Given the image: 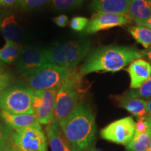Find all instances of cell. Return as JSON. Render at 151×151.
Returning a JSON list of instances; mask_svg holds the SVG:
<instances>
[{
  "label": "cell",
  "instance_id": "6da1fadb",
  "mask_svg": "<svg viewBox=\"0 0 151 151\" xmlns=\"http://www.w3.org/2000/svg\"><path fill=\"white\" fill-rule=\"evenodd\" d=\"M143 57L142 51L133 47L115 45L101 47L88 55L79 73L83 77L94 72H117Z\"/></svg>",
  "mask_w": 151,
  "mask_h": 151
},
{
  "label": "cell",
  "instance_id": "7a4b0ae2",
  "mask_svg": "<svg viewBox=\"0 0 151 151\" xmlns=\"http://www.w3.org/2000/svg\"><path fill=\"white\" fill-rule=\"evenodd\" d=\"M60 124L69 146L77 151H87L95 141V117L88 106L81 104Z\"/></svg>",
  "mask_w": 151,
  "mask_h": 151
},
{
  "label": "cell",
  "instance_id": "3957f363",
  "mask_svg": "<svg viewBox=\"0 0 151 151\" xmlns=\"http://www.w3.org/2000/svg\"><path fill=\"white\" fill-rule=\"evenodd\" d=\"M91 43L89 39H81L66 43H55L45 49L48 63L71 69L88 55Z\"/></svg>",
  "mask_w": 151,
  "mask_h": 151
},
{
  "label": "cell",
  "instance_id": "277c9868",
  "mask_svg": "<svg viewBox=\"0 0 151 151\" xmlns=\"http://www.w3.org/2000/svg\"><path fill=\"white\" fill-rule=\"evenodd\" d=\"M81 76L71 70L70 75L58 90L55 106V118L60 124L81 105L83 92L81 88Z\"/></svg>",
  "mask_w": 151,
  "mask_h": 151
},
{
  "label": "cell",
  "instance_id": "5b68a950",
  "mask_svg": "<svg viewBox=\"0 0 151 151\" xmlns=\"http://www.w3.org/2000/svg\"><path fill=\"white\" fill-rule=\"evenodd\" d=\"M48 140L41 126L13 130L4 151H47Z\"/></svg>",
  "mask_w": 151,
  "mask_h": 151
},
{
  "label": "cell",
  "instance_id": "8992f818",
  "mask_svg": "<svg viewBox=\"0 0 151 151\" xmlns=\"http://www.w3.org/2000/svg\"><path fill=\"white\" fill-rule=\"evenodd\" d=\"M34 90L22 86L8 87L0 93V109L14 114H35Z\"/></svg>",
  "mask_w": 151,
  "mask_h": 151
},
{
  "label": "cell",
  "instance_id": "52a82bcc",
  "mask_svg": "<svg viewBox=\"0 0 151 151\" xmlns=\"http://www.w3.org/2000/svg\"><path fill=\"white\" fill-rule=\"evenodd\" d=\"M71 69L47 63L26 78L33 90L58 89L70 75Z\"/></svg>",
  "mask_w": 151,
  "mask_h": 151
},
{
  "label": "cell",
  "instance_id": "ba28073f",
  "mask_svg": "<svg viewBox=\"0 0 151 151\" xmlns=\"http://www.w3.org/2000/svg\"><path fill=\"white\" fill-rule=\"evenodd\" d=\"M136 122L131 116L112 122L100 132L102 139L118 144L127 146L135 134Z\"/></svg>",
  "mask_w": 151,
  "mask_h": 151
},
{
  "label": "cell",
  "instance_id": "9c48e42d",
  "mask_svg": "<svg viewBox=\"0 0 151 151\" xmlns=\"http://www.w3.org/2000/svg\"><path fill=\"white\" fill-rule=\"evenodd\" d=\"M47 63L45 49L26 46L22 47L16 62V69L22 76L27 78Z\"/></svg>",
  "mask_w": 151,
  "mask_h": 151
},
{
  "label": "cell",
  "instance_id": "30bf717a",
  "mask_svg": "<svg viewBox=\"0 0 151 151\" xmlns=\"http://www.w3.org/2000/svg\"><path fill=\"white\" fill-rule=\"evenodd\" d=\"M58 89L34 90L33 110L41 124H48L55 118V97Z\"/></svg>",
  "mask_w": 151,
  "mask_h": 151
},
{
  "label": "cell",
  "instance_id": "8fae6325",
  "mask_svg": "<svg viewBox=\"0 0 151 151\" xmlns=\"http://www.w3.org/2000/svg\"><path fill=\"white\" fill-rule=\"evenodd\" d=\"M130 20L128 15H121L110 13H95L84 30L87 35L97 33L110 28L127 24Z\"/></svg>",
  "mask_w": 151,
  "mask_h": 151
},
{
  "label": "cell",
  "instance_id": "7c38bea8",
  "mask_svg": "<svg viewBox=\"0 0 151 151\" xmlns=\"http://www.w3.org/2000/svg\"><path fill=\"white\" fill-rule=\"evenodd\" d=\"M127 71L130 77V88L138 89L151 77V64L142 58L135 60Z\"/></svg>",
  "mask_w": 151,
  "mask_h": 151
},
{
  "label": "cell",
  "instance_id": "4fadbf2b",
  "mask_svg": "<svg viewBox=\"0 0 151 151\" xmlns=\"http://www.w3.org/2000/svg\"><path fill=\"white\" fill-rule=\"evenodd\" d=\"M0 118L6 125L13 130L41 125L35 114H14L1 110Z\"/></svg>",
  "mask_w": 151,
  "mask_h": 151
},
{
  "label": "cell",
  "instance_id": "5bb4252c",
  "mask_svg": "<svg viewBox=\"0 0 151 151\" xmlns=\"http://www.w3.org/2000/svg\"><path fill=\"white\" fill-rule=\"evenodd\" d=\"M0 32L5 39L19 43L23 38V32L16 17L12 14L0 15Z\"/></svg>",
  "mask_w": 151,
  "mask_h": 151
},
{
  "label": "cell",
  "instance_id": "9a60e30c",
  "mask_svg": "<svg viewBox=\"0 0 151 151\" xmlns=\"http://www.w3.org/2000/svg\"><path fill=\"white\" fill-rule=\"evenodd\" d=\"M130 0H92L90 9L95 13L127 15Z\"/></svg>",
  "mask_w": 151,
  "mask_h": 151
},
{
  "label": "cell",
  "instance_id": "2e32d148",
  "mask_svg": "<svg viewBox=\"0 0 151 151\" xmlns=\"http://www.w3.org/2000/svg\"><path fill=\"white\" fill-rule=\"evenodd\" d=\"M46 136L51 151H67L69 146L64 137L59 122L55 118L47 124Z\"/></svg>",
  "mask_w": 151,
  "mask_h": 151
},
{
  "label": "cell",
  "instance_id": "e0dca14e",
  "mask_svg": "<svg viewBox=\"0 0 151 151\" xmlns=\"http://www.w3.org/2000/svg\"><path fill=\"white\" fill-rule=\"evenodd\" d=\"M127 15L137 25L148 21L151 18V0H130Z\"/></svg>",
  "mask_w": 151,
  "mask_h": 151
},
{
  "label": "cell",
  "instance_id": "ac0fdd59",
  "mask_svg": "<svg viewBox=\"0 0 151 151\" xmlns=\"http://www.w3.org/2000/svg\"><path fill=\"white\" fill-rule=\"evenodd\" d=\"M118 101L120 107L127 110L138 119L148 115L146 100L140 98L124 97L122 95L118 97Z\"/></svg>",
  "mask_w": 151,
  "mask_h": 151
},
{
  "label": "cell",
  "instance_id": "d6986e66",
  "mask_svg": "<svg viewBox=\"0 0 151 151\" xmlns=\"http://www.w3.org/2000/svg\"><path fill=\"white\" fill-rule=\"evenodd\" d=\"M6 43L2 48L0 49V61L6 64H12L17 62L22 46L20 43L5 39Z\"/></svg>",
  "mask_w": 151,
  "mask_h": 151
},
{
  "label": "cell",
  "instance_id": "ffe728a7",
  "mask_svg": "<svg viewBox=\"0 0 151 151\" xmlns=\"http://www.w3.org/2000/svg\"><path fill=\"white\" fill-rule=\"evenodd\" d=\"M151 141V127L145 133L134 134L132 140L125 146L127 151H147Z\"/></svg>",
  "mask_w": 151,
  "mask_h": 151
},
{
  "label": "cell",
  "instance_id": "44dd1931",
  "mask_svg": "<svg viewBox=\"0 0 151 151\" xmlns=\"http://www.w3.org/2000/svg\"><path fill=\"white\" fill-rule=\"evenodd\" d=\"M129 32L138 43L146 49L151 47V29L143 26L136 25L129 28Z\"/></svg>",
  "mask_w": 151,
  "mask_h": 151
},
{
  "label": "cell",
  "instance_id": "7402d4cb",
  "mask_svg": "<svg viewBox=\"0 0 151 151\" xmlns=\"http://www.w3.org/2000/svg\"><path fill=\"white\" fill-rule=\"evenodd\" d=\"M124 97L140 98L148 100L151 99V77L138 89H131L123 94Z\"/></svg>",
  "mask_w": 151,
  "mask_h": 151
},
{
  "label": "cell",
  "instance_id": "603a6c76",
  "mask_svg": "<svg viewBox=\"0 0 151 151\" xmlns=\"http://www.w3.org/2000/svg\"><path fill=\"white\" fill-rule=\"evenodd\" d=\"M88 0H51L52 8L55 11H69L78 8Z\"/></svg>",
  "mask_w": 151,
  "mask_h": 151
},
{
  "label": "cell",
  "instance_id": "cb8c5ba5",
  "mask_svg": "<svg viewBox=\"0 0 151 151\" xmlns=\"http://www.w3.org/2000/svg\"><path fill=\"white\" fill-rule=\"evenodd\" d=\"M51 0H18L16 5L21 10L31 11L41 8Z\"/></svg>",
  "mask_w": 151,
  "mask_h": 151
},
{
  "label": "cell",
  "instance_id": "d4e9b609",
  "mask_svg": "<svg viewBox=\"0 0 151 151\" xmlns=\"http://www.w3.org/2000/svg\"><path fill=\"white\" fill-rule=\"evenodd\" d=\"M151 127V116L146 115V116L138 119L136 122L135 134H139L146 132Z\"/></svg>",
  "mask_w": 151,
  "mask_h": 151
},
{
  "label": "cell",
  "instance_id": "484cf974",
  "mask_svg": "<svg viewBox=\"0 0 151 151\" xmlns=\"http://www.w3.org/2000/svg\"><path fill=\"white\" fill-rule=\"evenodd\" d=\"M88 22L89 20L85 17H75L71 20L69 25L76 32H82L86 28Z\"/></svg>",
  "mask_w": 151,
  "mask_h": 151
},
{
  "label": "cell",
  "instance_id": "4316f807",
  "mask_svg": "<svg viewBox=\"0 0 151 151\" xmlns=\"http://www.w3.org/2000/svg\"><path fill=\"white\" fill-rule=\"evenodd\" d=\"M12 75L10 72L0 73V93L9 86L12 81Z\"/></svg>",
  "mask_w": 151,
  "mask_h": 151
},
{
  "label": "cell",
  "instance_id": "83f0119b",
  "mask_svg": "<svg viewBox=\"0 0 151 151\" xmlns=\"http://www.w3.org/2000/svg\"><path fill=\"white\" fill-rule=\"evenodd\" d=\"M12 129L8 127L7 125H4L2 131L0 133V151H4L6 143V141L10 135Z\"/></svg>",
  "mask_w": 151,
  "mask_h": 151
},
{
  "label": "cell",
  "instance_id": "f1b7e54d",
  "mask_svg": "<svg viewBox=\"0 0 151 151\" xmlns=\"http://www.w3.org/2000/svg\"><path fill=\"white\" fill-rule=\"evenodd\" d=\"M52 20H53V22L58 26V27H65L67 26L69 18H68V17L66 16V15L62 14L55 17V18H54L52 19Z\"/></svg>",
  "mask_w": 151,
  "mask_h": 151
},
{
  "label": "cell",
  "instance_id": "f546056e",
  "mask_svg": "<svg viewBox=\"0 0 151 151\" xmlns=\"http://www.w3.org/2000/svg\"><path fill=\"white\" fill-rule=\"evenodd\" d=\"M18 0H0V7L1 8H10L16 6Z\"/></svg>",
  "mask_w": 151,
  "mask_h": 151
},
{
  "label": "cell",
  "instance_id": "4dcf8cb0",
  "mask_svg": "<svg viewBox=\"0 0 151 151\" xmlns=\"http://www.w3.org/2000/svg\"><path fill=\"white\" fill-rule=\"evenodd\" d=\"M143 55L145 56L151 62V47L142 51Z\"/></svg>",
  "mask_w": 151,
  "mask_h": 151
},
{
  "label": "cell",
  "instance_id": "1f68e13d",
  "mask_svg": "<svg viewBox=\"0 0 151 151\" xmlns=\"http://www.w3.org/2000/svg\"><path fill=\"white\" fill-rule=\"evenodd\" d=\"M139 26H143V27H148V28H149V29H151V18L150 19V20H148V21H146V22H144V23L141 24Z\"/></svg>",
  "mask_w": 151,
  "mask_h": 151
},
{
  "label": "cell",
  "instance_id": "d6a6232c",
  "mask_svg": "<svg viewBox=\"0 0 151 151\" xmlns=\"http://www.w3.org/2000/svg\"><path fill=\"white\" fill-rule=\"evenodd\" d=\"M147 112L151 116V99L147 101Z\"/></svg>",
  "mask_w": 151,
  "mask_h": 151
},
{
  "label": "cell",
  "instance_id": "836d02e7",
  "mask_svg": "<svg viewBox=\"0 0 151 151\" xmlns=\"http://www.w3.org/2000/svg\"><path fill=\"white\" fill-rule=\"evenodd\" d=\"M5 124H4V122L1 120V118H0V133H1V131H2L4 127Z\"/></svg>",
  "mask_w": 151,
  "mask_h": 151
},
{
  "label": "cell",
  "instance_id": "e575fe53",
  "mask_svg": "<svg viewBox=\"0 0 151 151\" xmlns=\"http://www.w3.org/2000/svg\"><path fill=\"white\" fill-rule=\"evenodd\" d=\"M4 65L1 61H0V73L4 72Z\"/></svg>",
  "mask_w": 151,
  "mask_h": 151
},
{
  "label": "cell",
  "instance_id": "d590c367",
  "mask_svg": "<svg viewBox=\"0 0 151 151\" xmlns=\"http://www.w3.org/2000/svg\"><path fill=\"white\" fill-rule=\"evenodd\" d=\"M87 151H101V150H97V148H94V147L92 146V147H91V148H90L88 149V150H87Z\"/></svg>",
  "mask_w": 151,
  "mask_h": 151
},
{
  "label": "cell",
  "instance_id": "8d00e7d4",
  "mask_svg": "<svg viewBox=\"0 0 151 151\" xmlns=\"http://www.w3.org/2000/svg\"><path fill=\"white\" fill-rule=\"evenodd\" d=\"M67 151H77V150H74V149H73V148H71V147H70V146H69V148H68V150H67Z\"/></svg>",
  "mask_w": 151,
  "mask_h": 151
},
{
  "label": "cell",
  "instance_id": "74e56055",
  "mask_svg": "<svg viewBox=\"0 0 151 151\" xmlns=\"http://www.w3.org/2000/svg\"><path fill=\"white\" fill-rule=\"evenodd\" d=\"M148 151H151V141H150V146H149V148L148 149Z\"/></svg>",
  "mask_w": 151,
  "mask_h": 151
}]
</instances>
